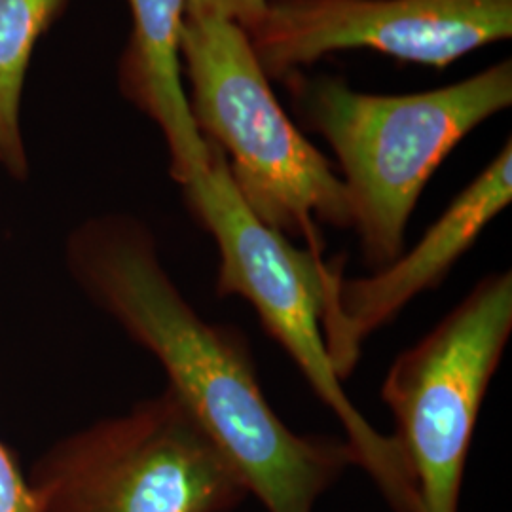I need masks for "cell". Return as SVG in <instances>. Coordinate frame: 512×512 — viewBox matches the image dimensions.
<instances>
[{
	"label": "cell",
	"mask_w": 512,
	"mask_h": 512,
	"mask_svg": "<svg viewBox=\"0 0 512 512\" xmlns=\"http://www.w3.org/2000/svg\"><path fill=\"white\" fill-rule=\"evenodd\" d=\"M69 264L93 302L164 366L169 389L200 420L270 512H313L357 456L346 440L298 435L258 384L247 340L205 321L160 262L152 232L129 215L84 222Z\"/></svg>",
	"instance_id": "1"
},
{
	"label": "cell",
	"mask_w": 512,
	"mask_h": 512,
	"mask_svg": "<svg viewBox=\"0 0 512 512\" xmlns=\"http://www.w3.org/2000/svg\"><path fill=\"white\" fill-rule=\"evenodd\" d=\"M310 128L334 152L351 230L372 270L404 253L408 220L442 162L480 124L512 105V61L429 92H357L346 80L287 78Z\"/></svg>",
	"instance_id": "2"
},
{
	"label": "cell",
	"mask_w": 512,
	"mask_h": 512,
	"mask_svg": "<svg viewBox=\"0 0 512 512\" xmlns=\"http://www.w3.org/2000/svg\"><path fill=\"white\" fill-rule=\"evenodd\" d=\"M181 59L194 124L224 154L243 202L323 255L321 226L351 228L346 188L279 105L247 33L213 0H186Z\"/></svg>",
	"instance_id": "3"
},
{
	"label": "cell",
	"mask_w": 512,
	"mask_h": 512,
	"mask_svg": "<svg viewBox=\"0 0 512 512\" xmlns=\"http://www.w3.org/2000/svg\"><path fill=\"white\" fill-rule=\"evenodd\" d=\"M209 143V141H207ZM209 165L184 184L188 207L219 249V296H241L262 327L289 353L317 397L346 431V442L395 512H421L418 488L393 435H382L349 401L330 365L323 313L344 260L327 262L308 247H294L243 202L220 148L209 143Z\"/></svg>",
	"instance_id": "4"
},
{
	"label": "cell",
	"mask_w": 512,
	"mask_h": 512,
	"mask_svg": "<svg viewBox=\"0 0 512 512\" xmlns=\"http://www.w3.org/2000/svg\"><path fill=\"white\" fill-rule=\"evenodd\" d=\"M38 512H232L236 465L173 389L61 440L27 478Z\"/></svg>",
	"instance_id": "5"
},
{
	"label": "cell",
	"mask_w": 512,
	"mask_h": 512,
	"mask_svg": "<svg viewBox=\"0 0 512 512\" xmlns=\"http://www.w3.org/2000/svg\"><path fill=\"white\" fill-rule=\"evenodd\" d=\"M512 332V275H486L385 374L393 435L414 476L421 512H458L484 395Z\"/></svg>",
	"instance_id": "6"
},
{
	"label": "cell",
	"mask_w": 512,
	"mask_h": 512,
	"mask_svg": "<svg viewBox=\"0 0 512 512\" xmlns=\"http://www.w3.org/2000/svg\"><path fill=\"white\" fill-rule=\"evenodd\" d=\"M247 37L270 80L348 50L446 69L512 37V0H270Z\"/></svg>",
	"instance_id": "7"
},
{
	"label": "cell",
	"mask_w": 512,
	"mask_h": 512,
	"mask_svg": "<svg viewBox=\"0 0 512 512\" xmlns=\"http://www.w3.org/2000/svg\"><path fill=\"white\" fill-rule=\"evenodd\" d=\"M511 200L509 139L427 228L412 251L401 253L374 275L348 279L342 272L336 277L321 329L330 365L342 382L357 365L366 338L391 323L410 300L439 287Z\"/></svg>",
	"instance_id": "8"
},
{
	"label": "cell",
	"mask_w": 512,
	"mask_h": 512,
	"mask_svg": "<svg viewBox=\"0 0 512 512\" xmlns=\"http://www.w3.org/2000/svg\"><path fill=\"white\" fill-rule=\"evenodd\" d=\"M131 35L120 59V92L160 128L169 173L184 186L209 165L211 147L196 128L183 84L186 0H128Z\"/></svg>",
	"instance_id": "9"
},
{
	"label": "cell",
	"mask_w": 512,
	"mask_h": 512,
	"mask_svg": "<svg viewBox=\"0 0 512 512\" xmlns=\"http://www.w3.org/2000/svg\"><path fill=\"white\" fill-rule=\"evenodd\" d=\"M69 0H0V165L18 181L29 160L21 131V95L37 48Z\"/></svg>",
	"instance_id": "10"
},
{
	"label": "cell",
	"mask_w": 512,
	"mask_h": 512,
	"mask_svg": "<svg viewBox=\"0 0 512 512\" xmlns=\"http://www.w3.org/2000/svg\"><path fill=\"white\" fill-rule=\"evenodd\" d=\"M0 512H38L29 480L19 469L18 459L0 442Z\"/></svg>",
	"instance_id": "11"
},
{
	"label": "cell",
	"mask_w": 512,
	"mask_h": 512,
	"mask_svg": "<svg viewBox=\"0 0 512 512\" xmlns=\"http://www.w3.org/2000/svg\"><path fill=\"white\" fill-rule=\"evenodd\" d=\"M224 16L236 21L249 35L262 21L270 0H213Z\"/></svg>",
	"instance_id": "12"
}]
</instances>
